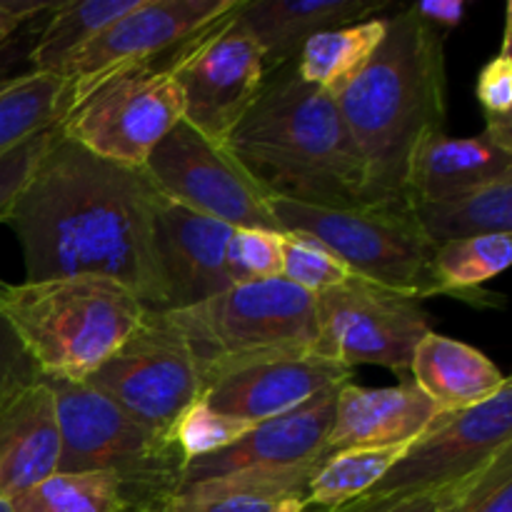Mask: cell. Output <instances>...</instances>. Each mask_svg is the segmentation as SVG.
Masks as SVG:
<instances>
[{
  "mask_svg": "<svg viewBox=\"0 0 512 512\" xmlns=\"http://www.w3.org/2000/svg\"><path fill=\"white\" fill-rule=\"evenodd\" d=\"M158 200L143 170L93 155L55 128L5 220L20 240L25 283L108 278L148 310L163 313Z\"/></svg>",
  "mask_w": 512,
  "mask_h": 512,
  "instance_id": "cell-1",
  "label": "cell"
},
{
  "mask_svg": "<svg viewBox=\"0 0 512 512\" xmlns=\"http://www.w3.org/2000/svg\"><path fill=\"white\" fill-rule=\"evenodd\" d=\"M443 38L413 5L400 10L363 73L335 95L363 158L365 208L410 210V158L425 135L445 130Z\"/></svg>",
  "mask_w": 512,
  "mask_h": 512,
  "instance_id": "cell-2",
  "label": "cell"
},
{
  "mask_svg": "<svg viewBox=\"0 0 512 512\" xmlns=\"http://www.w3.org/2000/svg\"><path fill=\"white\" fill-rule=\"evenodd\" d=\"M223 148L268 198L365 208L363 158L338 103L295 68L260 88Z\"/></svg>",
  "mask_w": 512,
  "mask_h": 512,
  "instance_id": "cell-3",
  "label": "cell"
},
{
  "mask_svg": "<svg viewBox=\"0 0 512 512\" xmlns=\"http://www.w3.org/2000/svg\"><path fill=\"white\" fill-rule=\"evenodd\" d=\"M0 308L43 380L68 383H85L148 313L128 288L90 275L5 285Z\"/></svg>",
  "mask_w": 512,
  "mask_h": 512,
  "instance_id": "cell-4",
  "label": "cell"
},
{
  "mask_svg": "<svg viewBox=\"0 0 512 512\" xmlns=\"http://www.w3.org/2000/svg\"><path fill=\"white\" fill-rule=\"evenodd\" d=\"M163 318L188 345L203 393L253 365L310 355L318 335L315 298L283 278L233 285Z\"/></svg>",
  "mask_w": 512,
  "mask_h": 512,
  "instance_id": "cell-5",
  "label": "cell"
},
{
  "mask_svg": "<svg viewBox=\"0 0 512 512\" xmlns=\"http://www.w3.org/2000/svg\"><path fill=\"white\" fill-rule=\"evenodd\" d=\"M45 383L58 408V473H110L123 483L135 512L168 510L185 468L173 440L140 425L90 385Z\"/></svg>",
  "mask_w": 512,
  "mask_h": 512,
  "instance_id": "cell-6",
  "label": "cell"
},
{
  "mask_svg": "<svg viewBox=\"0 0 512 512\" xmlns=\"http://www.w3.org/2000/svg\"><path fill=\"white\" fill-rule=\"evenodd\" d=\"M283 233H303L330 250L350 275L410 298H433V245L410 210L318 208L268 198Z\"/></svg>",
  "mask_w": 512,
  "mask_h": 512,
  "instance_id": "cell-7",
  "label": "cell"
},
{
  "mask_svg": "<svg viewBox=\"0 0 512 512\" xmlns=\"http://www.w3.org/2000/svg\"><path fill=\"white\" fill-rule=\"evenodd\" d=\"M512 448V383L483 405L443 413L363 498L333 512H380L410 495L445 493L473 483Z\"/></svg>",
  "mask_w": 512,
  "mask_h": 512,
  "instance_id": "cell-8",
  "label": "cell"
},
{
  "mask_svg": "<svg viewBox=\"0 0 512 512\" xmlns=\"http://www.w3.org/2000/svg\"><path fill=\"white\" fill-rule=\"evenodd\" d=\"M183 120V95L168 68L135 63L100 78L55 128L113 163L143 170L155 145Z\"/></svg>",
  "mask_w": 512,
  "mask_h": 512,
  "instance_id": "cell-9",
  "label": "cell"
},
{
  "mask_svg": "<svg viewBox=\"0 0 512 512\" xmlns=\"http://www.w3.org/2000/svg\"><path fill=\"white\" fill-rule=\"evenodd\" d=\"M313 355L358 368L410 373L415 348L433 330L423 300L350 275L345 283L315 295Z\"/></svg>",
  "mask_w": 512,
  "mask_h": 512,
  "instance_id": "cell-10",
  "label": "cell"
},
{
  "mask_svg": "<svg viewBox=\"0 0 512 512\" xmlns=\"http://www.w3.org/2000/svg\"><path fill=\"white\" fill-rule=\"evenodd\" d=\"M235 10L185 40L165 65L183 95V123L220 148L265 85L260 45Z\"/></svg>",
  "mask_w": 512,
  "mask_h": 512,
  "instance_id": "cell-11",
  "label": "cell"
},
{
  "mask_svg": "<svg viewBox=\"0 0 512 512\" xmlns=\"http://www.w3.org/2000/svg\"><path fill=\"white\" fill-rule=\"evenodd\" d=\"M85 385L140 425L168 438L175 420L203 398V383L188 345L163 313L153 310Z\"/></svg>",
  "mask_w": 512,
  "mask_h": 512,
  "instance_id": "cell-12",
  "label": "cell"
},
{
  "mask_svg": "<svg viewBox=\"0 0 512 512\" xmlns=\"http://www.w3.org/2000/svg\"><path fill=\"white\" fill-rule=\"evenodd\" d=\"M143 173L165 200L230 228L283 233L270 213L268 195L225 153V148L180 120L148 155Z\"/></svg>",
  "mask_w": 512,
  "mask_h": 512,
  "instance_id": "cell-13",
  "label": "cell"
},
{
  "mask_svg": "<svg viewBox=\"0 0 512 512\" xmlns=\"http://www.w3.org/2000/svg\"><path fill=\"white\" fill-rule=\"evenodd\" d=\"M240 0H138L73 58L68 80V108L100 78L135 63H153L165 50L183 45L238 8ZM65 108V110H68Z\"/></svg>",
  "mask_w": 512,
  "mask_h": 512,
  "instance_id": "cell-14",
  "label": "cell"
},
{
  "mask_svg": "<svg viewBox=\"0 0 512 512\" xmlns=\"http://www.w3.org/2000/svg\"><path fill=\"white\" fill-rule=\"evenodd\" d=\"M230 235V225L160 195L155 208V255L165 285V310L190 308L233 288Z\"/></svg>",
  "mask_w": 512,
  "mask_h": 512,
  "instance_id": "cell-15",
  "label": "cell"
},
{
  "mask_svg": "<svg viewBox=\"0 0 512 512\" xmlns=\"http://www.w3.org/2000/svg\"><path fill=\"white\" fill-rule=\"evenodd\" d=\"M335 398L338 388L318 395L293 413L253 425L238 443L220 453L190 460L183 468L180 488L245 470L320 463L328 455L325 438L335 418Z\"/></svg>",
  "mask_w": 512,
  "mask_h": 512,
  "instance_id": "cell-16",
  "label": "cell"
},
{
  "mask_svg": "<svg viewBox=\"0 0 512 512\" xmlns=\"http://www.w3.org/2000/svg\"><path fill=\"white\" fill-rule=\"evenodd\" d=\"M353 380V370L320 355L273 360L218 380L203 393L213 410L248 423H265L303 408L318 395Z\"/></svg>",
  "mask_w": 512,
  "mask_h": 512,
  "instance_id": "cell-17",
  "label": "cell"
},
{
  "mask_svg": "<svg viewBox=\"0 0 512 512\" xmlns=\"http://www.w3.org/2000/svg\"><path fill=\"white\" fill-rule=\"evenodd\" d=\"M438 415H443L438 405L410 380L393 388H363L350 380L338 388L325 453L410 445Z\"/></svg>",
  "mask_w": 512,
  "mask_h": 512,
  "instance_id": "cell-18",
  "label": "cell"
},
{
  "mask_svg": "<svg viewBox=\"0 0 512 512\" xmlns=\"http://www.w3.org/2000/svg\"><path fill=\"white\" fill-rule=\"evenodd\" d=\"M385 0H240L235 18L260 45L265 75L298 60L310 38L375 18Z\"/></svg>",
  "mask_w": 512,
  "mask_h": 512,
  "instance_id": "cell-19",
  "label": "cell"
},
{
  "mask_svg": "<svg viewBox=\"0 0 512 512\" xmlns=\"http://www.w3.org/2000/svg\"><path fill=\"white\" fill-rule=\"evenodd\" d=\"M60 425L48 383L30 385L0 410V500H13L58 473Z\"/></svg>",
  "mask_w": 512,
  "mask_h": 512,
  "instance_id": "cell-20",
  "label": "cell"
},
{
  "mask_svg": "<svg viewBox=\"0 0 512 512\" xmlns=\"http://www.w3.org/2000/svg\"><path fill=\"white\" fill-rule=\"evenodd\" d=\"M512 175V150L488 135L455 138L445 130L420 140L408 165V205L433 203Z\"/></svg>",
  "mask_w": 512,
  "mask_h": 512,
  "instance_id": "cell-21",
  "label": "cell"
},
{
  "mask_svg": "<svg viewBox=\"0 0 512 512\" xmlns=\"http://www.w3.org/2000/svg\"><path fill=\"white\" fill-rule=\"evenodd\" d=\"M410 383L418 385L440 413H460L483 405L510 383L485 353L463 340L430 330L415 348Z\"/></svg>",
  "mask_w": 512,
  "mask_h": 512,
  "instance_id": "cell-22",
  "label": "cell"
},
{
  "mask_svg": "<svg viewBox=\"0 0 512 512\" xmlns=\"http://www.w3.org/2000/svg\"><path fill=\"white\" fill-rule=\"evenodd\" d=\"M410 213L433 248L478 235H512V175L433 203H415Z\"/></svg>",
  "mask_w": 512,
  "mask_h": 512,
  "instance_id": "cell-23",
  "label": "cell"
},
{
  "mask_svg": "<svg viewBox=\"0 0 512 512\" xmlns=\"http://www.w3.org/2000/svg\"><path fill=\"white\" fill-rule=\"evenodd\" d=\"M385 28H388V18H368L363 23L315 35L300 50L293 65L295 73L300 80L335 98L363 73L383 40Z\"/></svg>",
  "mask_w": 512,
  "mask_h": 512,
  "instance_id": "cell-24",
  "label": "cell"
},
{
  "mask_svg": "<svg viewBox=\"0 0 512 512\" xmlns=\"http://www.w3.org/2000/svg\"><path fill=\"white\" fill-rule=\"evenodd\" d=\"M135 5L138 0H58L30 50V73L63 75L90 40Z\"/></svg>",
  "mask_w": 512,
  "mask_h": 512,
  "instance_id": "cell-25",
  "label": "cell"
},
{
  "mask_svg": "<svg viewBox=\"0 0 512 512\" xmlns=\"http://www.w3.org/2000/svg\"><path fill=\"white\" fill-rule=\"evenodd\" d=\"M512 260V235L493 233L478 238L455 240L433 250L435 293L480 305L503 300L485 290V283L498 278Z\"/></svg>",
  "mask_w": 512,
  "mask_h": 512,
  "instance_id": "cell-26",
  "label": "cell"
},
{
  "mask_svg": "<svg viewBox=\"0 0 512 512\" xmlns=\"http://www.w3.org/2000/svg\"><path fill=\"white\" fill-rule=\"evenodd\" d=\"M68 108V80L53 73L15 75L0 90V155L55 128Z\"/></svg>",
  "mask_w": 512,
  "mask_h": 512,
  "instance_id": "cell-27",
  "label": "cell"
},
{
  "mask_svg": "<svg viewBox=\"0 0 512 512\" xmlns=\"http://www.w3.org/2000/svg\"><path fill=\"white\" fill-rule=\"evenodd\" d=\"M413 445V443H410ZM410 445L398 448H350L325 455L308 483V503L315 510L333 512L363 498L383 480Z\"/></svg>",
  "mask_w": 512,
  "mask_h": 512,
  "instance_id": "cell-28",
  "label": "cell"
},
{
  "mask_svg": "<svg viewBox=\"0 0 512 512\" xmlns=\"http://www.w3.org/2000/svg\"><path fill=\"white\" fill-rule=\"evenodd\" d=\"M10 512H135L123 483L110 473H53L8 500Z\"/></svg>",
  "mask_w": 512,
  "mask_h": 512,
  "instance_id": "cell-29",
  "label": "cell"
},
{
  "mask_svg": "<svg viewBox=\"0 0 512 512\" xmlns=\"http://www.w3.org/2000/svg\"><path fill=\"white\" fill-rule=\"evenodd\" d=\"M255 423L233 418V415L218 413L205 400H195L170 430V440L175 443L185 463L208 455L220 453L238 443Z\"/></svg>",
  "mask_w": 512,
  "mask_h": 512,
  "instance_id": "cell-30",
  "label": "cell"
},
{
  "mask_svg": "<svg viewBox=\"0 0 512 512\" xmlns=\"http://www.w3.org/2000/svg\"><path fill=\"white\" fill-rule=\"evenodd\" d=\"M510 5L505 10V30L500 53L485 63L480 70L475 95L485 113V130L490 140L500 148L512 150V53H510Z\"/></svg>",
  "mask_w": 512,
  "mask_h": 512,
  "instance_id": "cell-31",
  "label": "cell"
},
{
  "mask_svg": "<svg viewBox=\"0 0 512 512\" xmlns=\"http://www.w3.org/2000/svg\"><path fill=\"white\" fill-rule=\"evenodd\" d=\"M280 278L315 298V295L345 283L350 278V270L310 235L285 233Z\"/></svg>",
  "mask_w": 512,
  "mask_h": 512,
  "instance_id": "cell-32",
  "label": "cell"
},
{
  "mask_svg": "<svg viewBox=\"0 0 512 512\" xmlns=\"http://www.w3.org/2000/svg\"><path fill=\"white\" fill-rule=\"evenodd\" d=\"M283 235L275 230L233 228L228 265L235 285L280 278L283 270Z\"/></svg>",
  "mask_w": 512,
  "mask_h": 512,
  "instance_id": "cell-33",
  "label": "cell"
},
{
  "mask_svg": "<svg viewBox=\"0 0 512 512\" xmlns=\"http://www.w3.org/2000/svg\"><path fill=\"white\" fill-rule=\"evenodd\" d=\"M445 512H512V448L458 493Z\"/></svg>",
  "mask_w": 512,
  "mask_h": 512,
  "instance_id": "cell-34",
  "label": "cell"
},
{
  "mask_svg": "<svg viewBox=\"0 0 512 512\" xmlns=\"http://www.w3.org/2000/svg\"><path fill=\"white\" fill-rule=\"evenodd\" d=\"M53 130L55 128L45 130V133L25 140L23 145H18V148L10 150V153L0 155V223L8 220L10 210H13L18 195L23 193L35 163L40 160L43 150L48 148Z\"/></svg>",
  "mask_w": 512,
  "mask_h": 512,
  "instance_id": "cell-35",
  "label": "cell"
},
{
  "mask_svg": "<svg viewBox=\"0 0 512 512\" xmlns=\"http://www.w3.org/2000/svg\"><path fill=\"white\" fill-rule=\"evenodd\" d=\"M5 285L8 283L0 280V298H3ZM40 380H43V375L38 373L28 350L23 348L18 333L0 308V395H18Z\"/></svg>",
  "mask_w": 512,
  "mask_h": 512,
  "instance_id": "cell-36",
  "label": "cell"
},
{
  "mask_svg": "<svg viewBox=\"0 0 512 512\" xmlns=\"http://www.w3.org/2000/svg\"><path fill=\"white\" fill-rule=\"evenodd\" d=\"M193 512H323L308 503V493H235Z\"/></svg>",
  "mask_w": 512,
  "mask_h": 512,
  "instance_id": "cell-37",
  "label": "cell"
},
{
  "mask_svg": "<svg viewBox=\"0 0 512 512\" xmlns=\"http://www.w3.org/2000/svg\"><path fill=\"white\" fill-rule=\"evenodd\" d=\"M58 3H40V0H0V50L8 45L15 30L25 25L28 20L38 18V15H48L50 8Z\"/></svg>",
  "mask_w": 512,
  "mask_h": 512,
  "instance_id": "cell-38",
  "label": "cell"
},
{
  "mask_svg": "<svg viewBox=\"0 0 512 512\" xmlns=\"http://www.w3.org/2000/svg\"><path fill=\"white\" fill-rule=\"evenodd\" d=\"M413 10L425 20V23L433 25L440 35H448L450 30L458 28L460 20H463L465 3H460V0H435V3L413 5Z\"/></svg>",
  "mask_w": 512,
  "mask_h": 512,
  "instance_id": "cell-39",
  "label": "cell"
},
{
  "mask_svg": "<svg viewBox=\"0 0 512 512\" xmlns=\"http://www.w3.org/2000/svg\"><path fill=\"white\" fill-rule=\"evenodd\" d=\"M468 485H463V488H468ZM463 488L445 490V493L410 495V498L395 500L393 505H388V508H383L380 512H445L448 510V505L458 498V493Z\"/></svg>",
  "mask_w": 512,
  "mask_h": 512,
  "instance_id": "cell-40",
  "label": "cell"
},
{
  "mask_svg": "<svg viewBox=\"0 0 512 512\" xmlns=\"http://www.w3.org/2000/svg\"><path fill=\"white\" fill-rule=\"evenodd\" d=\"M13 78H15V75H0V90L8 88V85L13 83Z\"/></svg>",
  "mask_w": 512,
  "mask_h": 512,
  "instance_id": "cell-41",
  "label": "cell"
},
{
  "mask_svg": "<svg viewBox=\"0 0 512 512\" xmlns=\"http://www.w3.org/2000/svg\"><path fill=\"white\" fill-rule=\"evenodd\" d=\"M10 398H15V395H0V410H3V405H5V403H8V400H10Z\"/></svg>",
  "mask_w": 512,
  "mask_h": 512,
  "instance_id": "cell-42",
  "label": "cell"
},
{
  "mask_svg": "<svg viewBox=\"0 0 512 512\" xmlns=\"http://www.w3.org/2000/svg\"><path fill=\"white\" fill-rule=\"evenodd\" d=\"M0 512H10V508H8V503H5V500H0Z\"/></svg>",
  "mask_w": 512,
  "mask_h": 512,
  "instance_id": "cell-43",
  "label": "cell"
}]
</instances>
